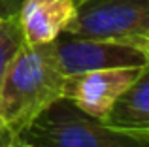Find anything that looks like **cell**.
<instances>
[{
	"label": "cell",
	"instance_id": "6da1fadb",
	"mask_svg": "<svg viewBox=\"0 0 149 147\" xmlns=\"http://www.w3.org/2000/svg\"><path fill=\"white\" fill-rule=\"evenodd\" d=\"M64 77L53 42L23 44L0 87V130L19 134L38 113L62 98Z\"/></svg>",
	"mask_w": 149,
	"mask_h": 147
},
{
	"label": "cell",
	"instance_id": "7a4b0ae2",
	"mask_svg": "<svg viewBox=\"0 0 149 147\" xmlns=\"http://www.w3.org/2000/svg\"><path fill=\"white\" fill-rule=\"evenodd\" d=\"M19 138L29 147H149V136L117 130L66 98L38 113Z\"/></svg>",
	"mask_w": 149,
	"mask_h": 147
},
{
	"label": "cell",
	"instance_id": "3957f363",
	"mask_svg": "<svg viewBox=\"0 0 149 147\" xmlns=\"http://www.w3.org/2000/svg\"><path fill=\"white\" fill-rule=\"evenodd\" d=\"M68 34L100 40H127L149 32V0H77Z\"/></svg>",
	"mask_w": 149,
	"mask_h": 147
},
{
	"label": "cell",
	"instance_id": "277c9868",
	"mask_svg": "<svg viewBox=\"0 0 149 147\" xmlns=\"http://www.w3.org/2000/svg\"><path fill=\"white\" fill-rule=\"evenodd\" d=\"M53 47L57 64L64 76L147 64V57L140 49L119 40L83 38L62 32L53 40Z\"/></svg>",
	"mask_w": 149,
	"mask_h": 147
},
{
	"label": "cell",
	"instance_id": "5b68a950",
	"mask_svg": "<svg viewBox=\"0 0 149 147\" xmlns=\"http://www.w3.org/2000/svg\"><path fill=\"white\" fill-rule=\"evenodd\" d=\"M140 70L142 66H127L66 76L62 98L70 100L87 115L104 121L117 98L138 77Z\"/></svg>",
	"mask_w": 149,
	"mask_h": 147
},
{
	"label": "cell",
	"instance_id": "8992f818",
	"mask_svg": "<svg viewBox=\"0 0 149 147\" xmlns=\"http://www.w3.org/2000/svg\"><path fill=\"white\" fill-rule=\"evenodd\" d=\"M77 13V0H23L17 21L25 44L40 45L57 40Z\"/></svg>",
	"mask_w": 149,
	"mask_h": 147
},
{
	"label": "cell",
	"instance_id": "52a82bcc",
	"mask_svg": "<svg viewBox=\"0 0 149 147\" xmlns=\"http://www.w3.org/2000/svg\"><path fill=\"white\" fill-rule=\"evenodd\" d=\"M104 123L123 132L149 136V62L117 98Z\"/></svg>",
	"mask_w": 149,
	"mask_h": 147
},
{
	"label": "cell",
	"instance_id": "ba28073f",
	"mask_svg": "<svg viewBox=\"0 0 149 147\" xmlns=\"http://www.w3.org/2000/svg\"><path fill=\"white\" fill-rule=\"evenodd\" d=\"M23 44H25V40H23L17 15L0 17V87H2L4 76L10 68L11 60Z\"/></svg>",
	"mask_w": 149,
	"mask_h": 147
},
{
	"label": "cell",
	"instance_id": "9c48e42d",
	"mask_svg": "<svg viewBox=\"0 0 149 147\" xmlns=\"http://www.w3.org/2000/svg\"><path fill=\"white\" fill-rule=\"evenodd\" d=\"M123 42H125V44L134 45L136 49H140V51H142L143 55L147 57V62H149V32H146V34H140V36L127 38V40H123Z\"/></svg>",
	"mask_w": 149,
	"mask_h": 147
},
{
	"label": "cell",
	"instance_id": "30bf717a",
	"mask_svg": "<svg viewBox=\"0 0 149 147\" xmlns=\"http://www.w3.org/2000/svg\"><path fill=\"white\" fill-rule=\"evenodd\" d=\"M0 147H29L19 138V134H11L8 130H0Z\"/></svg>",
	"mask_w": 149,
	"mask_h": 147
},
{
	"label": "cell",
	"instance_id": "8fae6325",
	"mask_svg": "<svg viewBox=\"0 0 149 147\" xmlns=\"http://www.w3.org/2000/svg\"><path fill=\"white\" fill-rule=\"evenodd\" d=\"M21 2H23V0H0V17L17 15Z\"/></svg>",
	"mask_w": 149,
	"mask_h": 147
}]
</instances>
